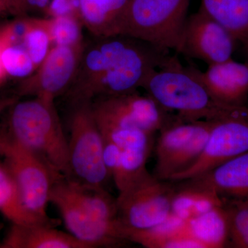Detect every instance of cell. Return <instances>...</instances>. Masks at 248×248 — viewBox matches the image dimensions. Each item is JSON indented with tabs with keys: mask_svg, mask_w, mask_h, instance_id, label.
I'll list each match as a JSON object with an SVG mask.
<instances>
[{
	"mask_svg": "<svg viewBox=\"0 0 248 248\" xmlns=\"http://www.w3.org/2000/svg\"><path fill=\"white\" fill-rule=\"evenodd\" d=\"M171 57L169 50L134 37H122L91 66L76 103L138 91L151 72L166 64Z\"/></svg>",
	"mask_w": 248,
	"mask_h": 248,
	"instance_id": "obj_1",
	"label": "cell"
},
{
	"mask_svg": "<svg viewBox=\"0 0 248 248\" xmlns=\"http://www.w3.org/2000/svg\"><path fill=\"white\" fill-rule=\"evenodd\" d=\"M54 102L34 97L15 103L9 119V137L70 177L68 141Z\"/></svg>",
	"mask_w": 248,
	"mask_h": 248,
	"instance_id": "obj_2",
	"label": "cell"
},
{
	"mask_svg": "<svg viewBox=\"0 0 248 248\" xmlns=\"http://www.w3.org/2000/svg\"><path fill=\"white\" fill-rule=\"evenodd\" d=\"M141 88L159 106L177 112L183 120H215L231 106L217 102L190 68L183 66L176 56L152 71Z\"/></svg>",
	"mask_w": 248,
	"mask_h": 248,
	"instance_id": "obj_3",
	"label": "cell"
},
{
	"mask_svg": "<svg viewBox=\"0 0 248 248\" xmlns=\"http://www.w3.org/2000/svg\"><path fill=\"white\" fill-rule=\"evenodd\" d=\"M190 0H130L119 35L177 52Z\"/></svg>",
	"mask_w": 248,
	"mask_h": 248,
	"instance_id": "obj_4",
	"label": "cell"
},
{
	"mask_svg": "<svg viewBox=\"0 0 248 248\" xmlns=\"http://www.w3.org/2000/svg\"><path fill=\"white\" fill-rule=\"evenodd\" d=\"M73 105L68 140L70 178L106 189L111 177L104 162V138L93 115L91 102Z\"/></svg>",
	"mask_w": 248,
	"mask_h": 248,
	"instance_id": "obj_5",
	"label": "cell"
},
{
	"mask_svg": "<svg viewBox=\"0 0 248 248\" xmlns=\"http://www.w3.org/2000/svg\"><path fill=\"white\" fill-rule=\"evenodd\" d=\"M177 192L174 182L156 179L147 171L119 192V220L124 228L146 231L163 224L172 216Z\"/></svg>",
	"mask_w": 248,
	"mask_h": 248,
	"instance_id": "obj_6",
	"label": "cell"
},
{
	"mask_svg": "<svg viewBox=\"0 0 248 248\" xmlns=\"http://www.w3.org/2000/svg\"><path fill=\"white\" fill-rule=\"evenodd\" d=\"M1 156L17 183L23 202L32 215L50 220L46 213L54 184L63 174L43 158L9 136H2Z\"/></svg>",
	"mask_w": 248,
	"mask_h": 248,
	"instance_id": "obj_7",
	"label": "cell"
},
{
	"mask_svg": "<svg viewBox=\"0 0 248 248\" xmlns=\"http://www.w3.org/2000/svg\"><path fill=\"white\" fill-rule=\"evenodd\" d=\"M213 120L185 121L178 117L159 132L153 175L170 181L200 157L208 141Z\"/></svg>",
	"mask_w": 248,
	"mask_h": 248,
	"instance_id": "obj_8",
	"label": "cell"
},
{
	"mask_svg": "<svg viewBox=\"0 0 248 248\" xmlns=\"http://www.w3.org/2000/svg\"><path fill=\"white\" fill-rule=\"evenodd\" d=\"M213 120V126L200 157L170 182L187 180L208 172L222 163L248 151V108L229 106Z\"/></svg>",
	"mask_w": 248,
	"mask_h": 248,
	"instance_id": "obj_9",
	"label": "cell"
},
{
	"mask_svg": "<svg viewBox=\"0 0 248 248\" xmlns=\"http://www.w3.org/2000/svg\"><path fill=\"white\" fill-rule=\"evenodd\" d=\"M91 107L100 129H140L155 135L177 117L138 91L96 98Z\"/></svg>",
	"mask_w": 248,
	"mask_h": 248,
	"instance_id": "obj_10",
	"label": "cell"
},
{
	"mask_svg": "<svg viewBox=\"0 0 248 248\" xmlns=\"http://www.w3.org/2000/svg\"><path fill=\"white\" fill-rule=\"evenodd\" d=\"M62 177L54 184L50 203L58 208L70 234L90 248H116L126 244L124 226L120 220L100 221L89 215L67 193L61 183Z\"/></svg>",
	"mask_w": 248,
	"mask_h": 248,
	"instance_id": "obj_11",
	"label": "cell"
},
{
	"mask_svg": "<svg viewBox=\"0 0 248 248\" xmlns=\"http://www.w3.org/2000/svg\"><path fill=\"white\" fill-rule=\"evenodd\" d=\"M84 48L53 46L37 70L20 81L17 95L55 100L66 93L76 78Z\"/></svg>",
	"mask_w": 248,
	"mask_h": 248,
	"instance_id": "obj_12",
	"label": "cell"
},
{
	"mask_svg": "<svg viewBox=\"0 0 248 248\" xmlns=\"http://www.w3.org/2000/svg\"><path fill=\"white\" fill-rule=\"evenodd\" d=\"M236 41L226 28L200 9L186 18L177 53L208 66L232 59Z\"/></svg>",
	"mask_w": 248,
	"mask_h": 248,
	"instance_id": "obj_13",
	"label": "cell"
},
{
	"mask_svg": "<svg viewBox=\"0 0 248 248\" xmlns=\"http://www.w3.org/2000/svg\"><path fill=\"white\" fill-rule=\"evenodd\" d=\"M217 102L232 106H246L248 98V64L232 59L208 65L206 71L188 66Z\"/></svg>",
	"mask_w": 248,
	"mask_h": 248,
	"instance_id": "obj_14",
	"label": "cell"
},
{
	"mask_svg": "<svg viewBox=\"0 0 248 248\" xmlns=\"http://www.w3.org/2000/svg\"><path fill=\"white\" fill-rule=\"evenodd\" d=\"M185 187L215 194L221 199L248 195V151L187 180L177 182Z\"/></svg>",
	"mask_w": 248,
	"mask_h": 248,
	"instance_id": "obj_15",
	"label": "cell"
},
{
	"mask_svg": "<svg viewBox=\"0 0 248 248\" xmlns=\"http://www.w3.org/2000/svg\"><path fill=\"white\" fill-rule=\"evenodd\" d=\"M52 224H12L0 248H90L70 233L53 228Z\"/></svg>",
	"mask_w": 248,
	"mask_h": 248,
	"instance_id": "obj_16",
	"label": "cell"
},
{
	"mask_svg": "<svg viewBox=\"0 0 248 248\" xmlns=\"http://www.w3.org/2000/svg\"><path fill=\"white\" fill-rule=\"evenodd\" d=\"M130 0H79L81 23L97 37L119 35Z\"/></svg>",
	"mask_w": 248,
	"mask_h": 248,
	"instance_id": "obj_17",
	"label": "cell"
},
{
	"mask_svg": "<svg viewBox=\"0 0 248 248\" xmlns=\"http://www.w3.org/2000/svg\"><path fill=\"white\" fill-rule=\"evenodd\" d=\"M61 183L71 198L94 218L106 222L119 221L116 198L107 189L86 185L65 176Z\"/></svg>",
	"mask_w": 248,
	"mask_h": 248,
	"instance_id": "obj_18",
	"label": "cell"
},
{
	"mask_svg": "<svg viewBox=\"0 0 248 248\" xmlns=\"http://www.w3.org/2000/svg\"><path fill=\"white\" fill-rule=\"evenodd\" d=\"M0 213L12 224H52L51 220H44L28 210L20 191L4 161L0 159Z\"/></svg>",
	"mask_w": 248,
	"mask_h": 248,
	"instance_id": "obj_19",
	"label": "cell"
},
{
	"mask_svg": "<svg viewBox=\"0 0 248 248\" xmlns=\"http://www.w3.org/2000/svg\"><path fill=\"white\" fill-rule=\"evenodd\" d=\"M201 11L244 42L248 34V0H202Z\"/></svg>",
	"mask_w": 248,
	"mask_h": 248,
	"instance_id": "obj_20",
	"label": "cell"
},
{
	"mask_svg": "<svg viewBox=\"0 0 248 248\" xmlns=\"http://www.w3.org/2000/svg\"><path fill=\"white\" fill-rule=\"evenodd\" d=\"M186 224L190 234L207 248H223L228 245L229 226L223 204L189 219Z\"/></svg>",
	"mask_w": 248,
	"mask_h": 248,
	"instance_id": "obj_21",
	"label": "cell"
},
{
	"mask_svg": "<svg viewBox=\"0 0 248 248\" xmlns=\"http://www.w3.org/2000/svg\"><path fill=\"white\" fill-rule=\"evenodd\" d=\"M174 183L177 186V192L173 202L172 215L184 221L223 205V200L215 194L190 188Z\"/></svg>",
	"mask_w": 248,
	"mask_h": 248,
	"instance_id": "obj_22",
	"label": "cell"
},
{
	"mask_svg": "<svg viewBox=\"0 0 248 248\" xmlns=\"http://www.w3.org/2000/svg\"><path fill=\"white\" fill-rule=\"evenodd\" d=\"M122 149V148H121ZM152 149L126 148L122 149L118 167L112 176L118 192L147 172L146 162Z\"/></svg>",
	"mask_w": 248,
	"mask_h": 248,
	"instance_id": "obj_23",
	"label": "cell"
},
{
	"mask_svg": "<svg viewBox=\"0 0 248 248\" xmlns=\"http://www.w3.org/2000/svg\"><path fill=\"white\" fill-rule=\"evenodd\" d=\"M229 226L228 245L248 248V195L234 199H222Z\"/></svg>",
	"mask_w": 248,
	"mask_h": 248,
	"instance_id": "obj_24",
	"label": "cell"
},
{
	"mask_svg": "<svg viewBox=\"0 0 248 248\" xmlns=\"http://www.w3.org/2000/svg\"><path fill=\"white\" fill-rule=\"evenodd\" d=\"M22 44L36 68H38L51 49L50 45H53L50 33V19L29 18V27Z\"/></svg>",
	"mask_w": 248,
	"mask_h": 248,
	"instance_id": "obj_25",
	"label": "cell"
},
{
	"mask_svg": "<svg viewBox=\"0 0 248 248\" xmlns=\"http://www.w3.org/2000/svg\"><path fill=\"white\" fill-rule=\"evenodd\" d=\"M81 24L79 18L74 16L50 18V33L53 45L84 48Z\"/></svg>",
	"mask_w": 248,
	"mask_h": 248,
	"instance_id": "obj_26",
	"label": "cell"
},
{
	"mask_svg": "<svg viewBox=\"0 0 248 248\" xmlns=\"http://www.w3.org/2000/svg\"><path fill=\"white\" fill-rule=\"evenodd\" d=\"M1 62L6 74L25 79L36 71V67L22 43L7 46L1 52Z\"/></svg>",
	"mask_w": 248,
	"mask_h": 248,
	"instance_id": "obj_27",
	"label": "cell"
},
{
	"mask_svg": "<svg viewBox=\"0 0 248 248\" xmlns=\"http://www.w3.org/2000/svg\"><path fill=\"white\" fill-rule=\"evenodd\" d=\"M51 17L74 16L79 17V0H51L46 11Z\"/></svg>",
	"mask_w": 248,
	"mask_h": 248,
	"instance_id": "obj_28",
	"label": "cell"
},
{
	"mask_svg": "<svg viewBox=\"0 0 248 248\" xmlns=\"http://www.w3.org/2000/svg\"><path fill=\"white\" fill-rule=\"evenodd\" d=\"M16 42L14 27L11 23L0 28V85L4 84L8 76L1 62V52L7 46Z\"/></svg>",
	"mask_w": 248,
	"mask_h": 248,
	"instance_id": "obj_29",
	"label": "cell"
},
{
	"mask_svg": "<svg viewBox=\"0 0 248 248\" xmlns=\"http://www.w3.org/2000/svg\"><path fill=\"white\" fill-rule=\"evenodd\" d=\"M51 0H24L26 11L29 9L44 10L46 12Z\"/></svg>",
	"mask_w": 248,
	"mask_h": 248,
	"instance_id": "obj_30",
	"label": "cell"
},
{
	"mask_svg": "<svg viewBox=\"0 0 248 248\" xmlns=\"http://www.w3.org/2000/svg\"><path fill=\"white\" fill-rule=\"evenodd\" d=\"M9 15H16L14 3L12 0H0V17L9 16Z\"/></svg>",
	"mask_w": 248,
	"mask_h": 248,
	"instance_id": "obj_31",
	"label": "cell"
},
{
	"mask_svg": "<svg viewBox=\"0 0 248 248\" xmlns=\"http://www.w3.org/2000/svg\"><path fill=\"white\" fill-rule=\"evenodd\" d=\"M14 3L15 10H16V16H23L26 11L25 2L24 0H12Z\"/></svg>",
	"mask_w": 248,
	"mask_h": 248,
	"instance_id": "obj_32",
	"label": "cell"
},
{
	"mask_svg": "<svg viewBox=\"0 0 248 248\" xmlns=\"http://www.w3.org/2000/svg\"><path fill=\"white\" fill-rule=\"evenodd\" d=\"M17 102L15 97H0V111L8 107H12Z\"/></svg>",
	"mask_w": 248,
	"mask_h": 248,
	"instance_id": "obj_33",
	"label": "cell"
},
{
	"mask_svg": "<svg viewBox=\"0 0 248 248\" xmlns=\"http://www.w3.org/2000/svg\"><path fill=\"white\" fill-rule=\"evenodd\" d=\"M2 150H3L2 137H0V156H1V153H2Z\"/></svg>",
	"mask_w": 248,
	"mask_h": 248,
	"instance_id": "obj_34",
	"label": "cell"
},
{
	"mask_svg": "<svg viewBox=\"0 0 248 248\" xmlns=\"http://www.w3.org/2000/svg\"><path fill=\"white\" fill-rule=\"evenodd\" d=\"M244 43L245 44V45L246 46V48H247L248 50V34L247 36H246V38H245V40H244Z\"/></svg>",
	"mask_w": 248,
	"mask_h": 248,
	"instance_id": "obj_35",
	"label": "cell"
}]
</instances>
